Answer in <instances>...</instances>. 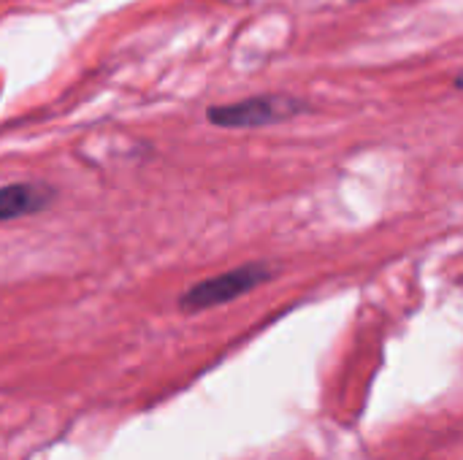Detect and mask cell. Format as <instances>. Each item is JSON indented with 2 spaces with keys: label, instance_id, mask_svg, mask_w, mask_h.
Instances as JSON below:
<instances>
[{
  "label": "cell",
  "instance_id": "6da1fadb",
  "mask_svg": "<svg viewBox=\"0 0 463 460\" xmlns=\"http://www.w3.org/2000/svg\"><path fill=\"white\" fill-rule=\"evenodd\" d=\"M307 111H309V103L304 98L271 92V95H252V98L225 103V106H209L206 119L228 130H252V127H269V125L296 119Z\"/></svg>",
  "mask_w": 463,
  "mask_h": 460
},
{
  "label": "cell",
  "instance_id": "7a4b0ae2",
  "mask_svg": "<svg viewBox=\"0 0 463 460\" xmlns=\"http://www.w3.org/2000/svg\"><path fill=\"white\" fill-rule=\"evenodd\" d=\"M277 277V271L269 266V263H244V266H236L225 274H217V277H209L203 282H195L193 287H187L182 296H179V309L182 312H203V309H214L220 304H231L247 293H252L255 287L271 282Z\"/></svg>",
  "mask_w": 463,
  "mask_h": 460
},
{
  "label": "cell",
  "instance_id": "3957f363",
  "mask_svg": "<svg viewBox=\"0 0 463 460\" xmlns=\"http://www.w3.org/2000/svg\"><path fill=\"white\" fill-rule=\"evenodd\" d=\"M57 190L46 182H14L0 187V222L30 217L52 206Z\"/></svg>",
  "mask_w": 463,
  "mask_h": 460
},
{
  "label": "cell",
  "instance_id": "277c9868",
  "mask_svg": "<svg viewBox=\"0 0 463 460\" xmlns=\"http://www.w3.org/2000/svg\"><path fill=\"white\" fill-rule=\"evenodd\" d=\"M453 87H456V89H461V87H463V79H461V76H456V81H453Z\"/></svg>",
  "mask_w": 463,
  "mask_h": 460
},
{
  "label": "cell",
  "instance_id": "5b68a950",
  "mask_svg": "<svg viewBox=\"0 0 463 460\" xmlns=\"http://www.w3.org/2000/svg\"><path fill=\"white\" fill-rule=\"evenodd\" d=\"M353 3H361V0H353Z\"/></svg>",
  "mask_w": 463,
  "mask_h": 460
}]
</instances>
